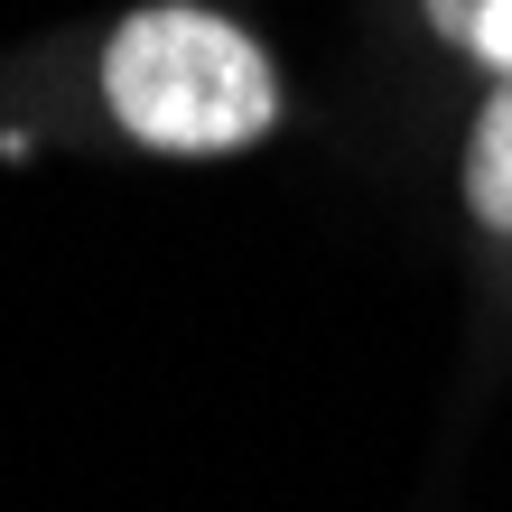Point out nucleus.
I'll return each mask as SVG.
<instances>
[{"mask_svg": "<svg viewBox=\"0 0 512 512\" xmlns=\"http://www.w3.org/2000/svg\"><path fill=\"white\" fill-rule=\"evenodd\" d=\"M298 122L289 56L224 0H122L0 47V140L224 168Z\"/></svg>", "mask_w": 512, "mask_h": 512, "instance_id": "1", "label": "nucleus"}, {"mask_svg": "<svg viewBox=\"0 0 512 512\" xmlns=\"http://www.w3.org/2000/svg\"><path fill=\"white\" fill-rule=\"evenodd\" d=\"M457 252H466V382L512 373V75L457 112Z\"/></svg>", "mask_w": 512, "mask_h": 512, "instance_id": "2", "label": "nucleus"}, {"mask_svg": "<svg viewBox=\"0 0 512 512\" xmlns=\"http://www.w3.org/2000/svg\"><path fill=\"white\" fill-rule=\"evenodd\" d=\"M401 10L419 28V47H429L466 94L512 75V0H401Z\"/></svg>", "mask_w": 512, "mask_h": 512, "instance_id": "3", "label": "nucleus"}]
</instances>
